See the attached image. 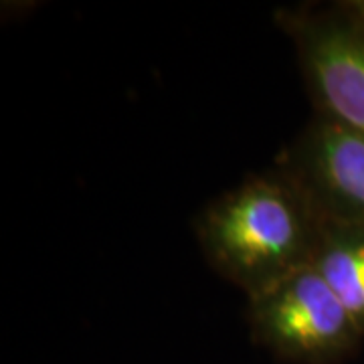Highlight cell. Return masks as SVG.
<instances>
[{
    "label": "cell",
    "mask_w": 364,
    "mask_h": 364,
    "mask_svg": "<svg viewBox=\"0 0 364 364\" xmlns=\"http://www.w3.org/2000/svg\"><path fill=\"white\" fill-rule=\"evenodd\" d=\"M320 229L310 196L275 164L225 191L195 219L205 261L247 298L312 265Z\"/></svg>",
    "instance_id": "obj_1"
},
{
    "label": "cell",
    "mask_w": 364,
    "mask_h": 364,
    "mask_svg": "<svg viewBox=\"0 0 364 364\" xmlns=\"http://www.w3.org/2000/svg\"><path fill=\"white\" fill-rule=\"evenodd\" d=\"M273 23L294 47L314 114L364 134L363 0L282 6Z\"/></svg>",
    "instance_id": "obj_2"
},
{
    "label": "cell",
    "mask_w": 364,
    "mask_h": 364,
    "mask_svg": "<svg viewBox=\"0 0 364 364\" xmlns=\"http://www.w3.org/2000/svg\"><path fill=\"white\" fill-rule=\"evenodd\" d=\"M251 340L284 364H344L364 336L312 265L247 298Z\"/></svg>",
    "instance_id": "obj_3"
},
{
    "label": "cell",
    "mask_w": 364,
    "mask_h": 364,
    "mask_svg": "<svg viewBox=\"0 0 364 364\" xmlns=\"http://www.w3.org/2000/svg\"><path fill=\"white\" fill-rule=\"evenodd\" d=\"M273 164L298 182L322 219L364 227V134L314 114Z\"/></svg>",
    "instance_id": "obj_4"
},
{
    "label": "cell",
    "mask_w": 364,
    "mask_h": 364,
    "mask_svg": "<svg viewBox=\"0 0 364 364\" xmlns=\"http://www.w3.org/2000/svg\"><path fill=\"white\" fill-rule=\"evenodd\" d=\"M312 267L322 275L364 336V227L322 219Z\"/></svg>",
    "instance_id": "obj_5"
},
{
    "label": "cell",
    "mask_w": 364,
    "mask_h": 364,
    "mask_svg": "<svg viewBox=\"0 0 364 364\" xmlns=\"http://www.w3.org/2000/svg\"><path fill=\"white\" fill-rule=\"evenodd\" d=\"M363 4H364V0H363Z\"/></svg>",
    "instance_id": "obj_6"
}]
</instances>
